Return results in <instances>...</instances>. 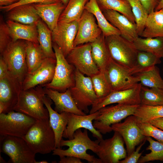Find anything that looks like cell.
<instances>
[{"label": "cell", "mask_w": 163, "mask_h": 163, "mask_svg": "<svg viewBox=\"0 0 163 163\" xmlns=\"http://www.w3.org/2000/svg\"><path fill=\"white\" fill-rule=\"evenodd\" d=\"M100 141L97 139L92 140L89 137L87 129H85L82 131L81 129L76 130L74 133L73 138L70 139H62L60 147L67 146L69 148L64 150L56 148L52 151V155H57L60 158L66 156H72L81 159L86 160L91 163H102L100 159L94 155L87 153L90 150L96 154L99 150Z\"/></svg>", "instance_id": "6da1fadb"}, {"label": "cell", "mask_w": 163, "mask_h": 163, "mask_svg": "<svg viewBox=\"0 0 163 163\" xmlns=\"http://www.w3.org/2000/svg\"><path fill=\"white\" fill-rule=\"evenodd\" d=\"M23 138L36 154H48L56 148L55 134L49 118L36 120Z\"/></svg>", "instance_id": "7a4b0ae2"}, {"label": "cell", "mask_w": 163, "mask_h": 163, "mask_svg": "<svg viewBox=\"0 0 163 163\" xmlns=\"http://www.w3.org/2000/svg\"><path fill=\"white\" fill-rule=\"evenodd\" d=\"M44 94L43 88L40 85L22 90L19 94L14 110L26 114L36 120L49 119L48 109L44 107L42 100Z\"/></svg>", "instance_id": "3957f363"}, {"label": "cell", "mask_w": 163, "mask_h": 163, "mask_svg": "<svg viewBox=\"0 0 163 163\" xmlns=\"http://www.w3.org/2000/svg\"><path fill=\"white\" fill-rule=\"evenodd\" d=\"M53 47L56 59L54 76L50 82L41 86L63 92L75 85L76 69L68 62L60 48L53 42Z\"/></svg>", "instance_id": "277c9868"}, {"label": "cell", "mask_w": 163, "mask_h": 163, "mask_svg": "<svg viewBox=\"0 0 163 163\" xmlns=\"http://www.w3.org/2000/svg\"><path fill=\"white\" fill-rule=\"evenodd\" d=\"M105 42L110 58L116 63L130 70L136 64L138 50L133 42L120 35L105 37Z\"/></svg>", "instance_id": "5b68a950"}, {"label": "cell", "mask_w": 163, "mask_h": 163, "mask_svg": "<svg viewBox=\"0 0 163 163\" xmlns=\"http://www.w3.org/2000/svg\"><path fill=\"white\" fill-rule=\"evenodd\" d=\"M0 56L6 62L9 72L22 85L28 73L26 41H12Z\"/></svg>", "instance_id": "8992f818"}, {"label": "cell", "mask_w": 163, "mask_h": 163, "mask_svg": "<svg viewBox=\"0 0 163 163\" xmlns=\"http://www.w3.org/2000/svg\"><path fill=\"white\" fill-rule=\"evenodd\" d=\"M139 105H129L118 104L115 105L100 109L99 115L94 120V127L101 133L105 134L113 131L111 126L133 115Z\"/></svg>", "instance_id": "52a82bcc"}, {"label": "cell", "mask_w": 163, "mask_h": 163, "mask_svg": "<svg viewBox=\"0 0 163 163\" xmlns=\"http://www.w3.org/2000/svg\"><path fill=\"white\" fill-rule=\"evenodd\" d=\"M0 151L13 163H35V155L23 138L0 136Z\"/></svg>", "instance_id": "ba28073f"}, {"label": "cell", "mask_w": 163, "mask_h": 163, "mask_svg": "<svg viewBox=\"0 0 163 163\" xmlns=\"http://www.w3.org/2000/svg\"><path fill=\"white\" fill-rule=\"evenodd\" d=\"M36 121L26 114L14 110L1 113L0 136L23 138Z\"/></svg>", "instance_id": "9c48e42d"}, {"label": "cell", "mask_w": 163, "mask_h": 163, "mask_svg": "<svg viewBox=\"0 0 163 163\" xmlns=\"http://www.w3.org/2000/svg\"><path fill=\"white\" fill-rule=\"evenodd\" d=\"M75 85L69 88L71 95L78 108L86 113L89 112L88 107L97 99L91 79L75 69Z\"/></svg>", "instance_id": "30bf717a"}, {"label": "cell", "mask_w": 163, "mask_h": 163, "mask_svg": "<svg viewBox=\"0 0 163 163\" xmlns=\"http://www.w3.org/2000/svg\"><path fill=\"white\" fill-rule=\"evenodd\" d=\"M104 74L112 91L132 88L139 82V78L132 75L129 69L111 58L107 64Z\"/></svg>", "instance_id": "8fae6325"}, {"label": "cell", "mask_w": 163, "mask_h": 163, "mask_svg": "<svg viewBox=\"0 0 163 163\" xmlns=\"http://www.w3.org/2000/svg\"><path fill=\"white\" fill-rule=\"evenodd\" d=\"M66 58L69 63L87 76L91 77L100 72L91 56V43L74 47Z\"/></svg>", "instance_id": "7c38bea8"}, {"label": "cell", "mask_w": 163, "mask_h": 163, "mask_svg": "<svg viewBox=\"0 0 163 163\" xmlns=\"http://www.w3.org/2000/svg\"><path fill=\"white\" fill-rule=\"evenodd\" d=\"M113 131L118 132L122 137L126 147L127 156L130 155L136 147L146 140L137 125L136 117L131 115L125 118L123 122L111 126Z\"/></svg>", "instance_id": "4fadbf2b"}, {"label": "cell", "mask_w": 163, "mask_h": 163, "mask_svg": "<svg viewBox=\"0 0 163 163\" xmlns=\"http://www.w3.org/2000/svg\"><path fill=\"white\" fill-rule=\"evenodd\" d=\"M114 132L111 138L103 139L99 143V150L96 154L102 163H119L127 156L122 137L118 132Z\"/></svg>", "instance_id": "5bb4252c"}, {"label": "cell", "mask_w": 163, "mask_h": 163, "mask_svg": "<svg viewBox=\"0 0 163 163\" xmlns=\"http://www.w3.org/2000/svg\"><path fill=\"white\" fill-rule=\"evenodd\" d=\"M142 85L138 83L133 87L126 90L112 91L106 97L97 99L91 106L89 113H93L109 104L118 103L126 105H140V94Z\"/></svg>", "instance_id": "9a60e30c"}, {"label": "cell", "mask_w": 163, "mask_h": 163, "mask_svg": "<svg viewBox=\"0 0 163 163\" xmlns=\"http://www.w3.org/2000/svg\"><path fill=\"white\" fill-rule=\"evenodd\" d=\"M94 15L85 9L78 20V29L74 43V47L88 43H91L102 34Z\"/></svg>", "instance_id": "2e32d148"}, {"label": "cell", "mask_w": 163, "mask_h": 163, "mask_svg": "<svg viewBox=\"0 0 163 163\" xmlns=\"http://www.w3.org/2000/svg\"><path fill=\"white\" fill-rule=\"evenodd\" d=\"M78 22V20L69 23L58 22L52 31L53 42L59 46L66 57L74 48Z\"/></svg>", "instance_id": "e0dca14e"}, {"label": "cell", "mask_w": 163, "mask_h": 163, "mask_svg": "<svg viewBox=\"0 0 163 163\" xmlns=\"http://www.w3.org/2000/svg\"><path fill=\"white\" fill-rule=\"evenodd\" d=\"M56 64V59L46 58L36 70L27 74L22 82V90L28 89L50 82L54 76Z\"/></svg>", "instance_id": "ac0fdd59"}, {"label": "cell", "mask_w": 163, "mask_h": 163, "mask_svg": "<svg viewBox=\"0 0 163 163\" xmlns=\"http://www.w3.org/2000/svg\"><path fill=\"white\" fill-rule=\"evenodd\" d=\"M22 85L8 72L0 79V103L5 107V113L14 110L20 92Z\"/></svg>", "instance_id": "d6986e66"}, {"label": "cell", "mask_w": 163, "mask_h": 163, "mask_svg": "<svg viewBox=\"0 0 163 163\" xmlns=\"http://www.w3.org/2000/svg\"><path fill=\"white\" fill-rule=\"evenodd\" d=\"M99 114L98 110L93 113L84 115L69 113L68 124L62 137L68 139H72L75 131L83 128L89 130L92 133L93 136L100 142L103 139L102 135L95 128L92 122Z\"/></svg>", "instance_id": "ffe728a7"}, {"label": "cell", "mask_w": 163, "mask_h": 163, "mask_svg": "<svg viewBox=\"0 0 163 163\" xmlns=\"http://www.w3.org/2000/svg\"><path fill=\"white\" fill-rule=\"evenodd\" d=\"M43 90L45 94L54 102V110L57 112L61 113L66 112L83 115L86 114L77 106L69 88L63 92L45 88H43Z\"/></svg>", "instance_id": "44dd1931"}, {"label": "cell", "mask_w": 163, "mask_h": 163, "mask_svg": "<svg viewBox=\"0 0 163 163\" xmlns=\"http://www.w3.org/2000/svg\"><path fill=\"white\" fill-rule=\"evenodd\" d=\"M102 12L108 21L119 30L122 37L131 42L139 37L136 23L132 22L124 15L112 10H104Z\"/></svg>", "instance_id": "7402d4cb"}, {"label": "cell", "mask_w": 163, "mask_h": 163, "mask_svg": "<svg viewBox=\"0 0 163 163\" xmlns=\"http://www.w3.org/2000/svg\"><path fill=\"white\" fill-rule=\"evenodd\" d=\"M42 100L49 112L50 123L55 134L56 148H60V143L67 126L69 113H59L53 110L51 106L52 100L46 94L43 96Z\"/></svg>", "instance_id": "603a6c76"}, {"label": "cell", "mask_w": 163, "mask_h": 163, "mask_svg": "<svg viewBox=\"0 0 163 163\" xmlns=\"http://www.w3.org/2000/svg\"><path fill=\"white\" fill-rule=\"evenodd\" d=\"M37 14L52 31L57 26L65 6L61 1L51 4H33Z\"/></svg>", "instance_id": "cb8c5ba5"}, {"label": "cell", "mask_w": 163, "mask_h": 163, "mask_svg": "<svg viewBox=\"0 0 163 163\" xmlns=\"http://www.w3.org/2000/svg\"><path fill=\"white\" fill-rule=\"evenodd\" d=\"M12 41L23 40L39 43L36 24H25L7 20Z\"/></svg>", "instance_id": "d4e9b609"}, {"label": "cell", "mask_w": 163, "mask_h": 163, "mask_svg": "<svg viewBox=\"0 0 163 163\" xmlns=\"http://www.w3.org/2000/svg\"><path fill=\"white\" fill-rule=\"evenodd\" d=\"M8 12L7 20L22 24H36L40 19L33 4L19 5Z\"/></svg>", "instance_id": "484cf974"}, {"label": "cell", "mask_w": 163, "mask_h": 163, "mask_svg": "<svg viewBox=\"0 0 163 163\" xmlns=\"http://www.w3.org/2000/svg\"><path fill=\"white\" fill-rule=\"evenodd\" d=\"M85 9L94 15L102 34L105 37L112 35H120L119 30L106 19L96 0H89L85 6Z\"/></svg>", "instance_id": "4316f807"}, {"label": "cell", "mask_w": 163, "mask_h": 163, "mask_svg": "<svg viewBox=\"0 0 163 163\" xmlns=\"http://www.w3.org/2000/svg\"><path fill=\"white\" fill-rule=\"evenodd\" d=\"M91 44L93 59L100 72L104 73L107 64L110 58L105 37L102 34Z\"/></svg>", "instance_id": "83f0119b"}, {"label": "cell", "mask_w": 163, "mask_h": 163, "mask_svg": "<svg viewBox=\"0 0 163 163\" xmlns=\"http://www.w3.org/2000/svg\"><path fill=\"white\" fill-rule=\"evenodd\" d=\"M141 37H163V8L148 14Z\"/></svg>", "instance_id": "f1b7e54d"}, {"label": "cell", "mask_w": 163, "mask_h": 163, "mask_svg": "<svg viewBox=\"0 0 163 163\" xmlns=\"http://www.w3.org/2000/svg\"><path fill=\"white\" fill-rule=\"evenodd\" d=\"M26 60L28 73H31L38 68L46 58L39 44L25 41Z\"/></svg>", "instance_id": "f546056e"}, {"label": "cell", "mask_w": 163, "mask_h": 163, "mask_svg": "<svg viewBox=\"0 0 163 163\" xmlns=\"http://www.w3.org/2000/svg\"><path fill=\"white\" fill-rule=\"evenodd\" d=\"M39 44L46 57L56 59L53 51L52 31L40 19L36 24Z\"/></svg>", "instance_id": "4dcf8cb0"}, {"label": "cell", "mask_w": 163, "mask_h": 163, "mask_svg": "<svg viewBox=\"0 0 163 163\" xmlns=\"http://www.w3.org/2000/svg\"><path fill=\"white\" fill-rule=\"evenodd\" d=\"M133 42L138 51L150 53L163 58V37L144 38L138 37Z\"/></svg>", "instance_id": "1f68e13d"}, {"label": "cell", "mask_w": 163, "mask_h": 163, "mask_svg": "<svg viewBox=\"0 0 163 163\" xmlns=\"http://www.w3.org/2000/svg\"><path fill=\"white\" fill-rule=\"evenodd\" d=\"M89 0H69L61 14L58 22L69 23L78 20Z\"/></svg>", "instance_id": "d6a6232c"}, {"label": "cell", "mask_w": 163, "mask_h": 163, "mask_svg": "<svg viewBox=\"0 0 163 163\" xmlns=\"http://www.w3.org/2000/svg\"><path fill=\"white\" fill-rule=\"evenodd\" d=\"M101 10H112L126 17L132 22L135 23L131 6L126 0H96Z\"/></svg>", "instance_id": "836d02e7"}, {"label": "cell", "mask_w": 163, "mask_h": 163, "mask_svg": "<svg viewBox=\"0 0 163 163\" xmlns=\"http://www.w3.org/2000/svg\"><path fill=\"white\" fill-rule=\"evenodd\" d=\"M160 58L148 52L138 51L136 61L134 67L129 70L133 75L150 69L161 63Z\"/></svg>", "instance_id": "e575fe53"}, {"label": "cell", "mask_w": 163, "mask_h": 163, "mask_svg": "<svg viewBox=\"0 0 163 163\" xmlns=\"http://www.w3.org/2000/svg\"><path fill=\"white\" fill-rule=\"evenodd\" d=\"M140 105L155 106L163 105V89L142 85Z\"/></svg>", "instance_id": "d590c367"}, {"label": "cell", "mask_w": 163, "mask_h": 163, "mask_svg": "<svg viewBox=\"0 0 163 163\" xmlns=\"http://www.w3.org/2000/svg\"><path fill=\"white\" fill-rule=\"evenodd\" d=\"M134 75L139 78V82L143 86L163 89V79L161 76L159 69L156 66Z\"/></svg>", "instance_id": "8d00e7d4"}, {"label": "cell", "mask_w": 163, "mask_h": 163, "mask_svg": "<svg viewBox=\"0 0 163 163\" xmlns=\"http://www.w3.org/2000/svg\"><path fill=\"white\" fill-rule=\"evenodd\" d=\"M133 115L136 117L137 121L141 122L163 117V105L151 106L139 105Z\"/></svg>", "instance_id": "74e56055"}, {"label": "cell", "mask_w": 163, "mask_h": 163, "mask_svg": "<svg viewBox=\"0 0 163 163\" xmlns=\"http://www.w3.org/2000/svg\"><path fill=\"white\" fill-rule=\"evenodd\" d=\"M129 3L134 17L138 34L141 36L148 13L139 0H126Z\"/></svg>", "instance_id": "f35d334b"}, {"label": "cell", "mask_w": 163, "mask_h": 163, "mask_svg": "<svg viewBox=\"0 0 163 163\" xmlns=\"http://www.w3.org/2000/svg\"><path fill=\"white\" fill-rule=\"evenodd\" d=\"M146 139L149 143L146 150H150L151 152L141 156L138 163H144L155 160L163 161V143L154 140L150 136H146Z\"/></svg>", "instance_id": "ab89813d"}, {"label": "cell", "mask_w": 163, "mask_h": 163, "mask_svg": "<svg viewBox=\"0 0 163 163\" xmlns=\"http://www.w3.org/2000/svg\"><path fill=\"white\" fill-rule=\"evenodd\" d=\"M91 77L97 99L104 97L112 92L104 73L100 72Z\"/></svg>", "instance_id": "60d3db41"}, {"label": "cell", "mask_w": 163, "mask_h": 163, "mask_svg": "<svg viewBox=\"0 0 163 163\" xmlns=\"http://www.w3.org/2000/svg\"><path fill=\"white\" fill-rule=\"evenodd\" d=\"M137 123L144 136L153 138L157 141L163 143V130L148 122L137 121Z\"/></svg>", "instance_id": "b9f144b4"}, {"label": "cell", "mask_w": 163, "mask_h": 163, "mask_svg": "<svg viewBox=\"0 0 163 163\" xmlns=\"http://www.w3.org/2000/svg\"><path fill=\"white\" fill-rule=\"evenodd\" d=\"M12 41L9 28L6 23L0 17V53L2 54L8 45Z\"/></svg>", "instance_id": "7bdbcfd3"}, {"label": "cell", "mask_w": 163, "mask_h": 163, "mask_svg": "<svg viewBox=\"0 0 163 163\" xmlns=\"http://www.w3.org/2000/svg\"><path fill=\"white\" fill-rule=\"evenodd\" d=\"M61 1V0H21L9 6H1L0 8L4 11L8 12L13 8L21 5L37 3L51 4Z\"/></svg>", "instance_id": "ee69618b"}, {"label": "cell", "mask_w": 163, "mask_h": 163, "mask_svg": "<svg viewBox=\"0 0 163 163\" xmlns=\"http://www.w3.org/2000/svg\"><path fill=\"white\" fill-rule=\"evenodd\" d=\"M146 140H145L140 144L136 149L129 155L122 160H120L119 163H136L141 156L143 151L139 152L142 147L145 143Z\"/></svg>", "instance_id": "f6af8a7d"}, {"label": "cell", "mask_w": 163, "mask_h": 163, "mask_svg": "<svg viewBox=\"0 0 163 163\" xmlns=\"http://www.w3.org/2000/svg\"><path fill=\"white\" fill-rule=\"evenodd\" d=\"M148 14L155 11L161 0H139Z\"/></svg>", "instance_id": "bcb514c9"}, {"label": "cell", "mask_w": 163, "mask_h": 163, "mask_svg": "<svg viewBox=\"0 0 163 163\" xmlns=\"http://www.w3.org/2000/svg\"><path fill=\"white\" fill-rule=\"evenodd\" d=\"M8 68L7 65L2 56H0V79L2 78L7 74Z\"/></svg>", "instance_id": "7dc6e473"}, {"label": "cell", "mask_w": 163, "mask_h": 163, "mask_svg": "<svg viewBox=\"0 0 163 163\" xmlns=\"http://www.w3.org/2000/svg\"><path fill=\"white\" fill-rule=\"evenodd\" d=\"M59 163H82L81 159L74 156H66L60 158Z\"/></svg>", "instance_id": "c3c4849f"}, {"label": "cell", "mask_w": 163, "mask_h": 163, "mask_svg": "<svg viewBox=\"0 0 163 163\" xmlns=\"http://www.w3.org/2000/svg\"><path fill=\"white\" fill-rule=\"evenodd\" d=\"M144 122L149 123L163 130V117L155 118Z\"/></svg>", "instance_id": "681fc988"}, {"label": "cell", "mask_w": 163, "mask_h": 163, "mask_svg": "<svg viewBox=\"0 0 163 163\" xmlns=\"http://www.w3.org/2000/svg\"><path fill=\"white\" fill-rule=\"evenodd\" d=\"M20 0H0V6H9Z\"/></svg>", "instance_id": "f907efd6"}, {"label": "cell", "mask_w": 163, "mask_h": 163, "mask_svg": "<svg viewBox=\"0 0 163 163\" xmlns=\"http://www.w3.org/2000/svg\"><path fill=\"white\" fill-rule=\"evenodd\" d=\"M163 8V0H161L159 5L155 9V11H158Z\"/></svg>", "instance_id": "816d5d0a"}, {"label": "cell", "mask_w": 163, "mask_h": 163, "mask_svg": "<svg viewBox=\"0 0 163 163\" xmlns=\"http://www.w3.org/2000/svg\"><path fill=\"white\" fill-rule=\"evenodd\" d=\"M69 0H61V2L65 6H66L68 4Z\"/></svg>", "instance_id": "f5cc1de1"}, {"label": "cell", "mask_w": 163, "mask_h": 163, "mask_svg": "<svg viewBox=\"0 0 163 163\" xmlns=\"http://www.w3.org/2000/svg\"><path fill=\"white\" fill-rule=\"evenodd\" d=\"M48 162L45 160H43L39 161H36L35 163H47Z\"/></svg>", "instance_id": "db71d44e"}, {"label": "cell", "mask_w": 163, "mask_h": 163, "mask_svg": "<svg viewBox=\"0 0 163 163\" xmlns=\"http://www.w3.org/2000/svg\"><path fill=\"white\" fill-rule=\"evenodd\" d=\"M2 162L5 163L6 162L5 161L3 160L2 158L0 156V163H2Z\"/></svg>", "instance_id": "11a10c76"}, {"label": "cell", "mask_w": 163, "mask_h": 163, "mask_svg": "<svg viewBox=\"0 0 163 163\" xmlns=\"http://www.w3.org/2000/svg\"></svg>", "instance_id": "9f6ffc18"}]
</instances>
